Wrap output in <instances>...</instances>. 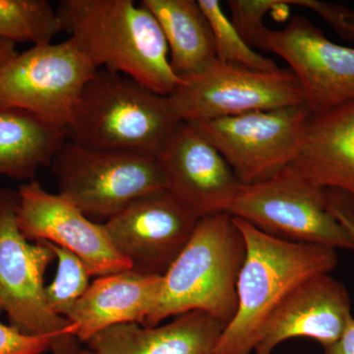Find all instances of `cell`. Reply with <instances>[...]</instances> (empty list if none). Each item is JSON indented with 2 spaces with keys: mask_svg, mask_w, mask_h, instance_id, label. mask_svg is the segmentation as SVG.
Listing matches in <instances>:
<instances>
[{
  "mask_svg": "<svg viewBox=\"0 0 354 354\" xmlns=\"http://www.w3.org/2000/svg\"><path fill=\"white\" fill-rule=\"evenodd\" d=\"M62 31L97 69L130 77L160 95L183 83L172 71L162 28L133 0H64L57 9Z\"/></svg>",
  "mask_w": 354,
  "mask_h": 354,
  "instance_id": "6da1fadb",
  "label": "cell"
},
{
  "mask_svg": "<svg viewBox=\"0 0 354 354\" xmlns=\"http://www.w3.org/2000/svg\"><path fill=\"white\" fill-rule=\"evenodd\" d=\"M245 241L237 281L236 313L223 330L215 354H250L281 302L307 279L337 265L332 247L286 241L232 216Z\"/></svg>",
  "mask_w": 354,
  "mask_h": 354,
  "instance_id": "7a4b0ae2",
  "label": "cell"
},
{
  "mask_svg": "<svg viewBox=\"0 0 354 354\" xmlns=\"http://www.w3.org/2000/svg\"><path fill=\"white\" fill-rule=\"evenodd\" d=\"M246 246L227 213L203 216L189 241L165 272L155 309L143 324L190 311H202L227 327L237 309V281Z\"/></svg>",
  "mask_w": 354,
  "mask_h": 354,
  "instance_id": "3957f363",
  "label": "cell"
},
{
  "mask_svg": "<svg viewBox=\"0 0 354 354\" xmlns=\"http://www.w3.org/2000/svg\"><path fill=\"white\" fill-rule=\"evenodd\" d=\"M179 122L165 95L130 77L97 69L65 131L68 141L86 148L158 158Z\"/></svg>",
  "mask_w": 354,
  "mask_h": 354,
  "instance_id": "277c9868",
  "label": "cell"
},
{
  "mask_svg": "<svg viewBox=\"0 0 354 354\" xmlns=\"http://www.w3.org/2000/svg\"><path fill=\"white\" fill-rule=\"evenodd\" d=\"M17 208L18 191L0 187V312L20 332L50 339L55 354H75L74 326L46 304L44 274L55 254L26 239Z\"/></svg>",
  "mask_w": 354,
  "mask_h": 354,
  "instance_id": "5b68a950",
  "label": "cell"
},
{
  "mask_svg": "<svg viewBox=\"0 0 354 354\" xmlns=\"http://www.w3.org/2000/svg\"><path fill=\"white\" fill-rule=\"evenodd\" d=\"M59 194L86 216L108 221L135 200L167 189L160 160L65 141L51 162Z\"/></svg>",
  "mask_w": 354,
  "mask_h": 354,
  "instance_id": "8992f818",
  "label": "cell"
},
{
  "mask_svg": "<svg viewBox=\"0 0 354 354\" xmlns=\"http://www.w3.org/2000/svg\"><path fill=\"white\" fill-rule=\"evenodd\" d=\"M227 214L286 241L354 250L353 237L328 209L325 188L288 169L242 185Z\"/></svg>",
  "mask_w": 354,
  "mask_h": 354,
  "instance_id": "52a82bcc",
  "label": "cell"
},
{
  "mask_svg": "<svg viewBox=\"0 0 354 354\" xmlns=\"http://www.w3.org/2000/svg\"><path fill=\"white\" fill-rule=\"evenodd\" d=\"M97 70L70 38L32 46L0 66V104L65 129Z\"/></svg>",
  "mask_w": 354,
  "mask_h": 354,
  "instance_id": "ba28073f",
  "label": "cell"
},
{
  "mask_svg": "<svg viewBox=\"0 0 354 354\" xmlns=\"http://www.w3.org/2000/svg\"><path fill=\"white\" fill-rule=\"evenodd\" d=\"M310 118L301 104L189 123L216 147L242 185H249L290 165Z\"/></svg>",
  "mask_w": 354,
  "mask_h": 354,
  "instance_id": "9c48e42d",
  "label": "cell"
},
{
  "mask_svg": "<svg viewBox=\"0 0 354 354\" xmlns=\"http://www.w3.org/2000/svg\"><path fill=\"white\" fill-rule=\"evenodd\" d=\"M167 99L177 120L185 122L304 104L291 70L258 71L218 60L200 75L183 81Z\"/></svg>",
  "mask_w": 354,
  "mask_h": 354,
  "instance_id": "30bf717a",
  "label": "cell"
},
{
  "mask_svg": "<svg viewBox=\"0 0 354 354\" xmlns=\"http://www.w3.org/2000/svg\"><path fill=\"white\" fill-rule=\"evenodd\" d=\"M253 46L288 62L311 115L354 101V48L329 41L304 16H295L281 31L265 28Z\"/></svg>",
  "mask_w": 354,
  "mask_h": 354,
  "instance_id": "8fae6325",
  "label": "cell"
},
{
  "mask_svg": "<svg viewBox=\"0 0 354 354\" xmlns=\"http://www.w3.org/2000/svg\"><path fill=\"white\" fill-rule=\"evenodd\" d=\"M18 191L17 221L28 241H46L78 256L92 276L102 277L132 269L113 245L104 225L88 218L64 195L53 194L37 180Z\"/></svg>",
  "mask_w": 354,
  "mask_h": 354,
  "instance_id": "7c38bea8",
  "label": "cell"
},
{
  "mask_svg": "<svg viewBox=\"0 0 354 354\" xmlns=\"http://www.w3.org/2000/svg\"><path fill=\"white\" fill-rule=\"evenodd\" d=\"M199 220L165 189L135 200L102 225L132 270L164 276Z\"/></svg>",
  "mask_w": 354,
  "mask_h": 354,
  "instance_id": "4fadbf2b",
  "label": "cell"
},
{
  "mask_svg": "<svg viewBox=\"0 0 354 354\" xmlns=\"http://www.w3.org/2000/svg\"><path fill=\"white\" fill-rule=\"evenodd\" d=\"M167 189L198 218L227 213L242 187L213 144L180 121L160 153Z\"/></svg>",
  "mask_w": 354,
  "mask_h": 354,
  "instance_id": "5bb4252c",
  "label": "cell"
},
{
  "mask_svg": "<svg viewBox=\"0 0 354 354\" xmlns=\"http://www.w3.org/2000/svg\"><path fill=\"white\" fill-rule=\"evenodd\" d=\"M351 315L346 286L328 274L307 279L298 286L267 321L254 351L271 354L281 342L308 337L323 348L344 334Z\"/></svg>",
  "mask_w": 354,
  "mask_h": 354,
  "instance_id": "9a60e30c",
  "label": "cell"
},
{
  "mask_svg": "<svg viewBox=\"0 0 354 354\" xmlns=\"http://www.w3.org/2000/svg\"><path fill=\"white\" fill-rule=\"evenodd\" d=\"M162 283L160 274L132 269L99 277L65 318L74 326L76 339L85 342L114 326L143 325L158 304Z\"/></svg>",
  "mask_w": 354,
  "mask_h": 354,
  "instance_id": "2e32d148",
  "label": "cell"
},
{
  "mask_svg": "<svg viewBox=\"0 0 354 354\" xmlns=\"http://www.w3.org/2000/svg\"><path fill=\"white\" fill-rule=\"evenodd\" d=\"M286 169L354 200V101L311 115L299 150Z\"/></svg>",
  "mask_w": 354,
  "mask_h": 354,
  "instance_id": "e0dca14e",
  "label": "cell"
},
{
  "mask_svg": "<svg viewBox=\"0 0 354 354\" xmlns=\"http://www.w3.org/2000/svg\"><path fill=\"white\" fill-rule=\"evenodd\" d=\"M225 328L205 312L190 311L160 327L114 326L87 344L99 354H215Z\"/></svg>",
  "mask_w": 354,
  "mask_h": 354,
  "instance_id": "ac0fdd59",
  "label": "cell"
},
{
  "mask_svg": "<svg viewBox=\"0 0 354 354\" xmlns=\"http://www.w3.org/2000/svg\"><path fill=\"white\" fill-rule=\"evenodd\" d=\"M162 28L172 71L181 81L200 75L218 62L211 27L195 0H143Z\"/></svg>",
  "mask_w": 354,
  "mask_h": 354,
  "instance_id": "d6986e66",
  "label": "cell"
},
{
  "mask_svg": "<svg viewBox=\"0 0 354 354\" xmlns=\"http://www.w3.org/2000/svg\"><path fill=\"white\" fill-rule=\"evenodd\" d=\"M66 140L64 128L24 109L0 104V180H34Z\"/></svg>",
  "mask_w": 354,
  "mask_h": 354,
  "instance_id": "ffe728a7",
  "label": "cell"
},
{
  "mask_svg": "<svg viewBox=\"0 0 354 354\" xmlns=\"http://www.w3.org/2000/svg\"><path fill=\"white\" fill-rule=\"evenodd\" d=\"M57 10L46 0H0V39L48 44L62 32Z\"/></svg>",
  "mask_w": 354,
  "mask_h": 354,
  "instance_id": "44dd1931",
  "label": "cell"
},
{
  "mask_svg": "<svg viewBox=\"0 0 354 354\" xmlns=\"http://www.w3.org/2000/svg\"><path fill=\"white\" fill-rule=\"evenodd\" d=\"M213 32L216 59L221 64L239 65L258 71H278V65L252 50L223 13L218 0H198Z\"/></svg>",
  "mask_w": 354,
  "mask_h": 354,
  "instance_id": "7402d4cb",
  "label": "cell"
},
{
  "mask_svg": "<svg viewBox=\"0 0 354 354\" xmlns=\"http://www.w3.org/2000/svg\"><path fill=\"white\" fill-rule=\"evenodd\" d=\"M46 242L57 259V272L55 279L46 286V304L53 313L66 316L90 286V271L78 256L55 244Z\"/></svg>",
  "mask_w": 354,
  "mask_h": 354,
  "instance_id": "603a6c76",
  "label": "cell"
},
{
  "mask_svg": "<svg viewBox=\"0 0 354 354\" xmlns=\"http://www.w3.org/2000/svg\"><path fill=\"white\" fill-rule=\"evenodd\" d=\"M283 0H230L227 6L232 21L242 39L252 48L254 41L265 29L263 19L271 9L283 6Z\"/></svg>",
  "mask_w": 354,
  "mask_h": 354,
  "instance_id": "cb8c5ba5",
  "label": "cell"
},
{
  "mask_svg": "<svg viewBox=\"0 0 354 354\" xmlns=\"http://www.w3.org/2000/svg\"><path fill=\"white\" fill-rule=\"evenodd\" d=\"M288 6L304 7L318 14L342 39L354 43V10L319 0H286Z\"/></svg>",
  "mask_w": 354,
  "mask_h": 354,
  "instance_id": "d4e9b609",
  "label": "cell"
},
{
  "mask_svg": "<svg viewBox=\"0 0 354 354\" xmlns=\"http://www.w3.org/2000/svg\"><path fill=\"white\" fill-rule=\"evenodd\" d=\"M50 348V341L26 335L12 326L0 323V354H41Z\"/></svg>",
  "mask_w": 354,
  "mask_h": 354,
  "instance_id": "484cf974",
  "label": "cell"
},
{
  "mask_svg": "<svg viewBox=\"0 0 354 354\" xmlns=\"http://www.w3.org/2000/svg\"><path fill=\"white\" fill-rule=\"evenodd\" d=\"M328 209L333 216L351 234L354 239V200L353 198L335 189H326Z\"/></svg>",
  "mask_w": 354,
  "mask_h": 354,
  "instance_id": "4316f807",
  "label": "cell"
},
{
  "mask_svg": "<svg viewBox=\"0 0 354 354\" xmlns=\"http://www.w3.org/2000/svg\"><path fill=\"white\" fill-rule=\"evenodd\" d=\"M324 354H354V318L351 319L342 337L324 348Z\"/></svg>",
  "mask_w": 354,
  "mask_h": 354,
  "instance_id": "83f0119b",
  "label": "cell"
},
{
  "mask_svg": "<svg viewBox=\"0 0 354 354\" xmlns=\"http://www.w3.org/2000/svg\"><path fill=\"white\" fill-rule=\"evenodd\" d=\"M18 55L16 44L0 39V66Z\"/></svg>",
  "mask_w": 354,
  "mask_h": 354,
  "instance_id": "f1b7e54d",
  "label": "cell"
},
{
  "mask_svg": "<svg viewBox=\"0 0 354 354\" xmlns=\"http://www.w3.org/2000/svg\"><path fill=\"white\" fill-rule=\"evenodd\" d=\"M75 354H99L97 353H95V351H78V353Z\"/></svg>",
  "mask_w": 354,
  "mask_h": 354,
  "instance_id": "f546056e",
  "label": "cell"
}]
</instances>
